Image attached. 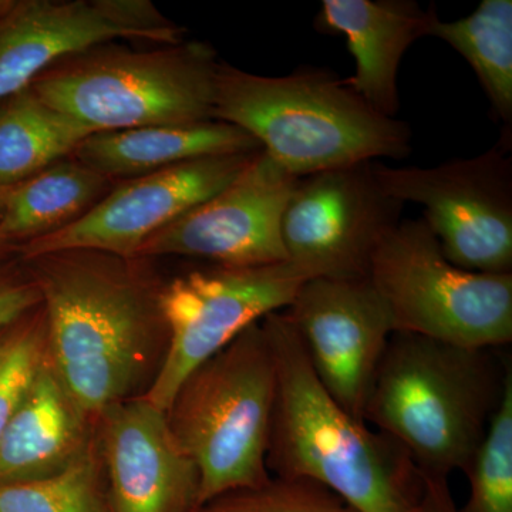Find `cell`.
I'll use <instances>...</instances> for the list:
<instances>
[{"instance_id":"1","label":"cell","mask_w":512,"mask_h":512,"mask_svg":"<svg viewBox=\"0 0 512 512\" xmlns=\"http://www.w3.org/2000/svg\"><path fill=\"white\" fill-rule=\"evenodd\" d=\"M20 261L42 296L47 362L80 409L96 423L146 396L168 348L153 259L66 249Z\"/></svg>"},{"instance_id":"2","label":"cell","mask_w":512,"mask_h":512,"mask_svg":"<svg viewBox=\"0 0 512 512\" xmlns=\"http://www.w3.org/2000/svg\"><path fill=\"white\" fill-rule=\"evenodd\" d=\"M276 365L266 466L328 488L356 512H409L423 476L399 444L352 416L320 383L285 311L262 320Z\"/></svg>"},{"instance_id":"3","label":"cell","mask_w":512,"mask_h":512,"mask_svg":"<svg viewBox=\"0 0 512 512\" xmlns=\"http://www.w3.org/2000/svg\"><path fill=\"white\" fill-rule=\"evenodd\" d=\"M508 369L490 349L393 333L365 421L399 444L421 476L466 474L503 399Z\"/></svg>"},{"instance_id":"4","label":"cell","mask_w":512,"mask_h":512,"mask_svg":"<svg viewBox=\"0 0 512 512\" xmlns=\"http://www.w3.org/2000/svg\"><path fill=\"white\" fill-rule=\"evenodd\" d=\"M212 119L237 126L288 173L302 178L410 154V128L373 110L323 69L259 76L220 63Z\"/></svg>"},{"instance_id":"5","label":"cell","mask_w":512,"mask_h":512,"mask_svg":"<svg viewBox=\"0 0 512 512\" xmlns=\"http://www.w3.org/2000/svg\"><path fill=\"white\" fill-rule=\"evenodd\" d=\"M220 62L208 43L137 50L114 42L64 57L30 84L90 134L210 121Z\"/></svg>"},{"instance_id":"6","label":"cell","mask_w":512,"mask_h":512,"mask_svg":"<svg viewBox=\"0 0 512 512\" xmlns=\"http://www.w3.org/2000/svg\"><path fill=\"white\" fill-rule=\"evenodd\" d=\"M275 396V357L262 320L185 377L165 413L200 473L195 508L272 477L266 456Z\"/></svg>"},{"instance_id":"7","label":"cell","mask_w":512,"mask_h":512,"mask_svg":"<svg viewBox=\"0 0 512 512\" xmlns=\"http://www.w3.org/2000/svg\"><path fill=\"white\" fill-rule=\"evenodd\" d=\"M367 278L392 315L394 333L471 349L512 340V274L451 264L423 220L400 221L384 235Z\"/></svg>"},{"instance_id":"8","label":"cell","mask_w":512,"mask_h":512,"mask_svg":"<svg viewBox=\"0 0 512 512\" xmlns=\"http://www.w3.org/2000/svg\"><path fill=\"white\" fill-rule=\"evenodd\" d=\"M380 190L423 207L444 256L471 272L512 274V157L503 143L480 156L437 167L373 161Z\"/></svg>"},{"instance_id":"9","label":"cell","mask_w":512,"mask_h":512,"mask_svg":"<svg viewBox=\"0 0 512 512\" xmlns=\"http://www.w3.org/2000/svg\"><path fill=\"white\" fill-rule=\"evenodd\" d=\"M308 276L292 262L215 265L165 282L161 309L168 348L148 402L167 412L185 377L217 355L244 330L271 313L285 311Z\"/></svg>"},{"instance_id":"10","label":"cell","mask_w":512,"mask_h":512,"mask_svg":"<svg viewBox=\"0 0 512 512\" xmlns=\"http://www.w3.org/2000/svg\"><path fill=\"white\" fill-rule=\"evenodd\" d=\"M402 208L380 190L373 161L299 178L282 220L286 258L309 279L367 278Z\"/></svg>"},{"instance_id":"11","label":"cell","mask_w":512,"mask_h":512,"mask_svg":"<svg viewBox=\"0 0 512 512\" xmlns=\"http://www.w3.org/2000/svg\"><path fill=\"white\" fill-rule=\"evenodd\" d=\"M183 42L148 0H0V101L64 57L116 40Z\"/></svg>"},{"instance_id":"12","label":"cell","mask_w":512,"mask_h":512,"mask_svg":"<svg viewBox=\"0 0 512 512\" xmlns=\"http://www.w3.org/2000/svg\"><path fill=\"white\" fill-rule=\"evenodd\" d=\"M298 183L261 150L224 190L161 229L136 256H184L234 268L288 261L282 220Z\"/></svg>"},{"instance_id":"13","label":"cell","mask_w":512,"mask_h":512,"mask_svg":"<svg viewBox=\"0 0 512 512\" xmlns=\"http://www.w3.org/2000/svg\"><path fill=\"white\" fill-rule=\"evenodd\" d=\"M256 153L198 158L114 183L82 218L20 245L16 255L28 259L66 249H92L136 256L161 229L224 190Z\"/></svg>"},{"instance_id":"14","label":"cell","mask_w":512,"mask_h":512,"mask_svg":"<svg viewBox=\"0 0 512 512\" xmlns=\"http://www.w3.org/2000/svg\"><path fill=\"white\" fill-rule=\"evenodd\" d=\"M320 383L365 421L377 369L394 333L392 315L369 278H313L285 309Z\"/></svg>"},{"instance_id":"15","label":"cell","mask_w":512,"mask_h":512,"mask_svg":"<svg viewBox=\"0 0 512 512\" xmlns=\"http://www.w3.org/2000/svg\"><path fill=\"white\" fill-rule=\"evenodd\" d=\"M96 436L111 512H194L200 473L167 413L144 396L124 400L100 414Z\"/></svg>"},{"instance_id":"16","label":"cell","mask_w":512,"mask_h":512,"mask_svg":"<svg viewBox=\"0 0 512 512\" xmlns=\"http://www.w3.org/2000/svg\"><path fill=\"white\" fill-rule=\"evenodd\" d=\"M434 6L414 0H323L316 29L346 37L355 74L346 83L383 116L399 113L397 73L407 49L439 20Z\"/></svg>"},{"instance_id":"17","label":"cell","mask_w":512,"mask_h":512,"mask_svg":"<svg viewBox=\"0 0 512 512\" xmlns=\"http://www.w3.org/2000/svg\"><path fill=\"white\" fill-rule=\"evenodd\" d=\"M96 423L43 360L0 443V485L53 476L82 456Z\"/></svg>"},{"instance_id":"18","label":"cell","mask_w":512,"mask_h":512,"mask_svg":"<svg viewBox=\"0 0 512 512\" xmlns=\"http://www.w3.org/2000/svg\"><path fill=\"white\" fill-rule=\"evenodd\" d=\"M261 150L241 128L210 120L93 133L84 138L72 157L117 183L198 158Z\"/></svg>"},{"instance_id":"19","label":"cell","mask_w":512,"mask_h":512,"mask_svg":"<svg viewBox=\"0 0 512 512\" xmlns=\"http://www.w3.org/2000/svg\"><path fill=\"white\" fill-rule=\"evenodd\" d=\"M113 185L73 157L64 158L6 188L0 241L20 247L59 231L92 210Z\"/></svg>"},{"instance_id":"20","label":"cell","mask_w":512,"mask_h":512,"mask_svg":"<svg viewBox=\"0 0 512 512\" xmlns=\"http://www.w3.org/2000/svg\"><path fill=\"white\" fill-rule=\"evenodd\" d=\"M89 136L30 87L0 101V187H13L72 157Z\"/></svg>"},{"instance_id":"21","label":"cell","mask_w":512,"mask_h":512,"mask_svg":"<svg viewBox=\"0 0 512 512\" xmlns=\"http://www.w3.org/2000/svg\"><path fill=\"white\" fill-rule=\"evenodd\" d=\"M430 36L439 37L470 64L490 101L494 119L503 124L501 143L511 147V0H483L466 18L453 22L439 19L431 28Z\"/></svg>"},{"instance_id":"22","label":"cell","mask_w":512,"mask_h":512,"mask_svg":"<svg viewBox=\"0 0 512 512\" xmlns=\"http://www.w3.org/2000/svg\"><path fill=\"white\" fill-rule=\"evenodd\" d=\"M0 512H111L97 436L60 473L0 485Z\"/></svg>"},{"instance_id":"23","label":"cell","mask_w":512,"mask_h":512,"mask_svg":"<svg viewBox=\"0 0 512 512\" xmlns=\"http://www.w3.org/2000/svg\"><path fill=\"white\" fill-rule=\"evenodd\" d=\"M470 494L458 512H512V370L500 406L466 473Z\"/></svg>"},{"instance_id":"24","label":"cell","mask_w":512,"mask_h":512,"mask_svg":"<svg viewBox=\"0 0 512 512\" xmlns=\"http://www.w3.org/2000/svg\"><path fill=\"white\" fill-rule=\"evenodd\" d=\"M194 512H356L328 488L308 480L269 478L217 495Z\"/></svg>"},{"instance_id":"25","label":"cell","mask_w":512,"mask_h":512,"mask_svg":"<svg viewBox=\"0 0 512 512\" xmlns=\"http://www.w3.org/2000/svg\"><path fill=\"white\" fill-rule=\"evenodd\" d=\"M47 355L42 303L6 329L0 349V443L9 421Z\"/></svg>"},{"instance_id":"26","label":"cell","mask_w":512,"mask_h":512,"mask_svg":"<svg viewBox=\"0 0 512 512\" xmlns=\"http://www.w3.org/2000/svg\"><path fill=\"white\" fill-rule=\"evenodd\" d=\"M9 258H0V329L8 328L42 303L39 289L19 256L15 262Z\"/></svg>"},{"instance_id":"27","label":"cell","mask_w":512,"mask_h":512,"mask_svg":"<svg viewBox=\"0 0 512 512\" xmlns=\"http://www.w3.org/2000/svg\"><path fill=\"white\" fill-rule=\"evenodd\" d=\"M409 512H458L447 478L423 476L419 500Z\"/></svg>"},{"instance_id":"28","label":"cell","mask_w":512,"mask_h":512,"mask_svg":"<svg viewBox=\"0 0 512 512\" xmlns=\"http://www.w3.org/2000/svg\"><path fill=\"white\" fill-rule=\"evenodd\" d=\"M18 254V247L6 244V242L0 241V258H6V256H12Z\"/></svg>"},{"instance_id":"29","label":"cell","mask_w":512,"mask_h":512,"mask_svg":"<svg viewBox=\"0 0 512 512\" xmlns=\"http://www.w3.org/2000/svg\"><path fill=\"white\" fill-rule=\"evenodd\" d=\"M6 188L0 187V217H2L3 205H5Z\"/></svg>"},{"instance_id":"30","label":"cell","mask_w":512,"mask_h":512,"mask_svg":"<svg viewBox=\"0 0 512 512\" xmlns=\"http://www.w3.org/2000/svg\"><path fill=\"white\" fill-rule=\"evenodd\" d=\"M6 329H0V349H2L3 342H5Z\"/></svg>"},{"instance_id":"31","label":"cell","mask_w":512,"mask_h":512,"mask_svg":"<svg viewBox=\"0 0 512 512\" xmlns=\"http://www.w3.org/2000/svg\"><path fill=\"white\" fill-rule=\"evenodd\" d=\"M6 258H8V256H6Z\"/></svg>"}]
</instances>
